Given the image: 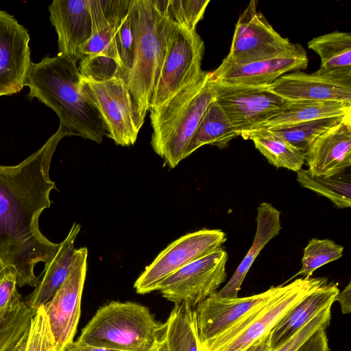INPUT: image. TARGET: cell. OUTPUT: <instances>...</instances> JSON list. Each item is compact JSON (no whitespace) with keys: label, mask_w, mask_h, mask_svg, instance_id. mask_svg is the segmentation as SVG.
Returning a JSON list of instances; mask_svg holds the SVG:
<instances>
[{"label":"cell","mask_w":351,"mask_h":351,"mask_svg":"<svg viewBox=\"0 0 351 351\" xmlns=\"http://www.w3.org/2000/svg\"><path fill=\"white\" fill-rule=\"evenodd\" d=\"M76 135L60 124L36 152L14 166L0 165V259L16 272L17 286L36 287L34 267L54 256L59 244L40 232L38 219L50 207L56 184L49 178L52 156L60 140Z\"/></svg>","instance_id":"1"},{"label":"cell","mask_w":351,"mask_h":351,"mask_svg":"<svg viewBox=\"0 0 351 351\" xmlns=\"http://www.w3.org/2000/svg\"><path fill=\"white\" fill-rule=\"evenodd\" d=\"M81 75L77 64L57 56L32 62L26 86L29 99L37 98L51 108L60 124L77 136L101 143L105 136L101 117L82 90Z\"/></svg>","instance_id":"2"},{"label":"cell","mask_w":351,"mask_h":351,"mask_svg":"<svg viewBox=\"0 0 351 351\" xmlns=\"http://www.w3.org/2000/svg\"><path fill=\"white\" fill-rule=\"evenodd\" d=\"M130 10L134 58L125 83L141 129L164 61L170 22L165 14V0H131Z\"/></svg>","instance_id":"3"},{"label":"cell","mask_w":351,"mask_h":351,"mask_svg":"<svg viewBox=\"0 0 351 351\" xmlns=\"http://www.w3.org/2000/svg\"><path fill=\"white\" fill-rule=\"evenodd\" d=\"M214 99L210 72L204 71L161 106L149 110L151 145L171 168L184 160L185 148Z\"/></svg>","instance_id":"4"},{"label":"cell","mask_w":351,"mask_h":351,"mask_svg":"<svg viewBox=\"0 0 351 351\" xmlns=\"http://www.w3.org/2000/svg\"><path fill=\"white\" fill-rule=\"evenodd\" d=\"M162 328L147 307L112 301L97 311L75 342L119 351H150Z\"/></svg>","instance_id":"5"},{"label":"cell","mask_w":351,"mask_h":351,"mask_svg":"<svg viewBox=\"0 0 351 351\" xmlns=\"http://www.w3.org/2000/svg\"><path fill=\"white\" fill-rule=\"evenodd\" d=\"M325 278H300L287 290L261 305L220 334L199 346V351H245L269 334L283 315L314 289L326 284Z\"/></svg>","instance_id":"6"},{"label":"cell","mask_w":351,"mask_h":351,"mask_svg":"<svg viewBox=\"0 0 351 351\" xmlns=\"http://www.w3.org/2000/svg\"><path fill=\"white\" fill-rule=\"evenodd\" d=\"M204 51V41L196 30L189 31L170 22L164 61L149 110L161 106L202 73Z\"/></svg>","instance_id":"7"},{"label":"cell","mask_w":351,"mask_h":351,"mask_svg":"<svg viewBox=\"0 0 351 351\" xmlns=\"http://www.w3.org/2000/svg\"><path fill=\"white\" fill-rule=\"evenodd\" d=\"M252 0L239 16L223 64L243 65L293 54L304 48L278 33Z\"/></svg>","instance_id":"8"},{"label":"cell","mask_w":351,"mask_h":351,"mask_svg":"<svg viewBox=\"0 0 351 351\" xmlns=\"http://www.w3.org/2000/svg\"><path fill=\"white\" fill-rule=\"evenodd\" d=\"M80 88L99 111L105 136L117 145H133L141 129L137 126L132 100L125 81L114 78L97 82L81 77Z\"/></svg>","instance_id":"9"},{"label":"cell","mask_w":351,"mask_h":351,"mask_svg":"<svg viewBox=\"0 0 351 351\" xmlns=\"http://www.w3.org/2000/svg\"><path fill=\"white\" fill-rule=\"evenodd\" d=\"M226 234L221 230L202 229L182 236L161 251L134 282L137 293L156 291L164 279L189 263L221 248Z\"/></svg>","instance_id":"10"},{"label":"cell","mask_w":351,"mask_h":351,"mask_svg":"<svg viewBox=\"0 0 351 351\" xmlns=\"http://www.w3.org/2000/svg\"><path fill=\"white\" fill-rule=\"evenodd\" d=\"M212 82L215 101L240 133V136L254 130L279 112L289 101L271 92L269 86Z\"/></svg>","instance_id":"11"},{"label":"cell","mask_w":351,"mask_h":351,"mask_svg":"<svg viewBox=\"0 0 351 351\" xmlns=\"http://www.w3.org/2000/svg\"><path fill=\"white\" fill-rule=\"evenodd\" d=\"M228 258L226 251L220 248L170 275L159 283L156 291L174 304L187 302L195 306L225 282Z\"/></svg>","instance_id":"12"},{"label":"cell","mask_w":351,"mask_h":351,"mask_svg":"<svg viewBox=\"0 0 351 351\" xmlns=\"http://www.w3.org/2000/svg\"><path fill=\"white\" fill-rule=\"evenodd\" d=\"M87 256L86 247L76 249L73 266L69 276L51 299L43 306L57 351H65L74 341L80 317Z\"/></svg>","instance_id":"13"},{"label":"cell","mask_w":351,"mask_h":351,"mask_svg":"<svg viewBox=\"0 0 351 351\" xmlns=\"http://www.w3.org/2000/svg\"><path fill=\"white\" fill-rule=\"evenodd\" d=\"M289 287L273 286L258 294L233 299L221 298L217 291L211 294L195 307L199 345L219 336Z\"/></svg>","instance_id":"14"},{"label":"cell","mask_w":351,"mask_h":351,"mask_svg":"<svg viewBox=\"0 0 351 351\" xmlns=\"http://www.w3.org/2000/svg\"><path fill=\"white\" fill-rule=\"evenodd\" d=\"M27 30L0 9V96L19 93L28 80L32 62Z\"/></svg>","instance_id":"15"},{"label":"cell","mask_w":351,"mask_h":351,"mask_svg":"<svg viewBox=\"0 0 351 351\" xmlns=\"http://www.w3.org/2000/svg\"><path fill=\"white\" fill-rule=\"evenodd\" d=\"M269 89L289 101L311 100L351 104V77L323 73L295 71L283 75Z\"/></svg>","instance_id":"16"},{"label":"cell","mask_w":351,"mask_h":351,"mask_svg":"<svg viewBox=\"0 0 351 351\" xmlns=\"http://www.w3.org/2000/svg\"><path fill=\"white\" fill-rule=\"evenodd\" d=\"M49 11L58 34V56L77 64L81 59L80 47L92 34L89 0H55Z\"/></svg>","instance_id":"17"},{"label":"cell","mask_w":351,"mask_h":351,"mask_svg":"<svg viewBox=\"0 0 351 351\" xmlns=\"http://www.w3.org/2000/svg\"><path fill=\"white\" fill-rule=\"evenodd\" d=\"M310 173L330 177L351 165V114L319 135L306 152Z\"/></svg>","instance_id":"18"},{"label":"cell","mask_w":351,"mask_h":351,"mask_svg":"<svg viewBox=\"0 0 351 351\" xmlns=\"http://www.w3.org/2000/svg\"><path fill=\"white\" fill-rule=\"evenodd\" d=\"M308 62L303 49L293 54L243 65L221 63L210 72V79L225 84L268 86L288 71L305 69Z\"/></svg>","instance_id":"19"},{"label":"cell","mask_w":351,"mask_h":351,"mask_svg":"<svg viewBox=\"0 0 351 351\" xmlns=\"http://www.w3.org/2000/svg\"><path fill=\"white\" fill-rule=\"evenodd\" d=\"M130 3V0H89L92 34L90 38L80 47L81 58L105 55L114 58L121 66L114 34L120 17Z\"/></svg>","instance_id":"20"},{"label":"cell","mask_w":351,"mask_h":351,"mask_svg":"<svg viewBox=\"0 0 351 351\" xmlns=\"http://www.w3.org/2000/svg\"><path fill=\"white\" fill-rule=\"evenodd\" d=\"M339 292L337 283L327 282L302 298L271 330L269 334L271 351L280 346L316 314L331 306Z\"/></svg>","instance_id":"21"},{"label":"cell","mask_w":351,"mask_h":351,"mask_svg":"<svg viewBox=\"0 0 351 351\" xmlns=\"http://www.w3.org/2000/svg\"><path fill=\"white\" fill-rule=\"evenodd\" d=\"M80 226L74 223L66 238L59 243L53 258L45 263V269L34 291L29 295L26 304L37 310L46 304L69 276L75 261V241Z\"/></svg>","instance_id":"22"},{"label":"cell","mask_w":351,"mask_h":351,"mask_svg":"<svg viewBox=\"0 0 351 351\" xmlns=\"http://www.w3.org/2000/svg\"><path fill=\"white\" fill-rule=\"evenodd\" d=\"M256 230L253 243L227 284L219 291L221 298H238V293L249 269L261 250L277 236L281 230L280 212L267 202L257 208Z\"/></svg>","instance_id":"23"},{"label":"cell","mask_w":351,"mask_h":351,"mask_svg":"<svg viewBox=\"0 0 351 351\" xmlns=\"http://www.w3.org/2000/svg\"><path fill=\"white\" fill-rule=\"evenodd\" d=\"M348 114H351V104L349 103L311 100L289 101L279 112L254 130L284 128L315 119Z\"/></svg>","instance_id":"24"},{"label":"cell","mask_w":351,"mask_h":351,"mask_svg":"<svg viewBox=\"0 0 351 351\" xmlns=\"http://www.w3.org/2000/svg\"><path fill=\"white\" fill-rule=\"evenodd\" d=\"M308 47L321 59L318 69L339 77H351V35L332 32L312 38Z\"/></svg>","instance_id":"25"},{"label":"cell","mask_w":351,"mask_h":351,"mask_svg":"<svg viewBox=\"0 0 351 351\" xmlns=\"http://www.w3.org/2000/svg\"><path fill=\"white\" fill-rule=\"evenodd\" d=\"M240 133L232 125L228 117L214 99L207 108L197 128L189 140L183 154V159L200 147L212 145L225 148Z\"/></svg>","instance_id":"26"},{"label":"cell","mask_w":351,"mask_h":351,"mask_svg":"<svg viewBox=\"0 0 351 351\" xmlns=\"http://www.w3.org/2000/svg\"><path fill=\"white\" fill-rule=\"evenodd\" d=\"M195 307L181 302L171 310L163 324L168 351H199Z\"/></svg>","instance_id":"27"},{"label":"cell","mask_w":351,"mask_h":351,"mask_svg":"<svg viewBox=\"0 0 351 351\" xmlns=\"http://www.w3.org/2000/svg\"><path fill=\"white\" fill-rule=\"evenodd\" d=\"M252 140L255 147L276 168H285L295 172L302 169L306 154L267 129H259L241 135Z\"/></svg>","instance_id":"28"},{"label":"cell","mask_w":351,"mask_h":351,"mask_svg":"<svg viewBox=\"0 0 351 351\" xmlns=\"http://www.w3.org/2000/svg\"><path fill=\"white\" fill-rule=\"evenodd\" d=\"M297 180L302 187L328 198L337 208L351 206V181L345 171L330 177L313 176L308 170L297 172Z\"/></svg>","instance_id":"29"},{"label":"cell","mask_w":351,"mask_h":351,"mask_svg":"<svg viewBox=\"0 0 351 351\" xmlns=\"http://www.w3.org/2000/svg\"><path fill=\"white\" fill-rule=\"evenodd\" d=\"M348 114L315 119L269 130L306 154L312 142L319 135L341 122Z\"/></svg>","instance_id":"30"},{"label":"cell","mask_w":351,"mask_h":351,"mask_svg":"<svg viewBox=\"0 0 351 351\" xmlns=\"http://www.w3.org/2000/svg\"><path fill=\"white\" fill-rule=\"evenodd\" d=\"M36 310L21 301L0 313V351H9L29 329Z\"/></svg>","instance_id":"31"},{"label":"cell","mask_w":351,"mask_h":351,"mask_svg":"<svg viewBox=\"0 0 351 351\" xmlns=\"http://www.w3.org/2000/svg\"><path fill=\"white\" fill-rule=\"evenodd\" d=\"M343 252V246L330 239H312L304 250L302 267L294 277H311L317 269L340 258Z\"/></svg>","instance_id":"32"},{"label":"cell","mask_w":351,"mask_h":351,"mask_svg":"<svg viewBox=\"0 0 351 351\" xmlns=\"http://www.w3.org/2000/svg\"><path fill=\"white\" fill-rule=\"evenodd\" d=\"M209 2V0H165V14L173 24L194 31L203 19Z\"/></svg>","instance_id":"33"},{"label":"cell","mask_w":351,"mask_h":351,"mask_svg":"<svg viewBox=\"0 0 351 351\" xmlns=\"http://www.w3.org/2000/svg\"><path fill=\"white\" fill-rule=\"evenodd\" d=\"M78 69L82 77L97 82L124 78L120 64L114 58L105 55L82 57Z\"/></svg>","instance_id":"34"},{"label":"cell","mask_w":351,"mask_h":351,"mask_svg":"<svg viewBox=\"0 0 351 351\" xmlns=\"http://www.w3.org/2000/svg\"><path fill=\"white\" fill-rule=\"evenodd\" d=\"M25 351H57L43 306L36 311L31 319Z\"/></svg>","instance_id":"35"},{"label":"cell","mask_w":351,"mask_h":351,"mask_svg":"<svg viewBox=\"0 0 351 351\" xmlns=\"http://www.w3.org/2000/svg\"><path fill=\"white\" fill-rule=\"evenodd\" d=\"M130 3L123 12L114 34V42L124 73V81L132 67L134 58Z\"/></svg>","instance_id":"36"},{"label":"cell","mask_w":351,"mask_h":351,"mask_svg":"<svg viewBox=\"0 0 351 351\" xmlns=\"http://www.w3.org/2000/svg\"><path fill=\"white\" fill-rule=\"evenodd\" d=\"M331 306L322 310L293 334L280 346L273 351H297L318 329L329 326Z\"/></svg>","instance_id":"37"},{"label":"cell","mask_w":351,"mask_h":351,"mask_svg":"<svg viewBox=\"0 0 351 351\" xmlns=\"http://www.w3.org/2000/svg\"><path fill=\"white\" fill-rule=\"evenodd\" d=\"M16 287V277L14 272L10 273L0 281V313L22 301Z\"/></svg>","instance_id":"38"},{"label":"cell","mask_w":351,"mask_h":351,"mask_svg":"<svg viewBox=\"0 0 351 351\" xmlns=\"http://www.w3.org/2000/svg\"><path fill=\"white\" fill-rule=\"evenodd\" d=\"M326 329H318L297 351H330Z\"/></svg>","instance_id":"39"},{"label":"cell","mask_w":351,"mask_h":351,"mask_svg":"<svg viewBox=\"0 0 351 351\" xmlns=\"http://www.w3.org/2000/svg\"><path fill=\"white\" fill-rule=\"evenodd\" d=\"M335 301H338L341 312L343 314H348L351 312V283L349 282L348 285L338 293Z\"/></svg>","instance_id":"40"},{"label":"cell","mask_w":351,"mask_h":351,"mask_svg":"<svg viewBox=\"0 0 351 351\" xmlns=\"http://www.w3.org/2000/svg\"><path fill=\"white\" fill-rule=\"evenodd\" d=\"M65 351H119L110 348L80 345L73 341Z\"/></svg>","instance_id":"41"},{"label":"cell","mask_w":351,"mask_h":351,"mask_svg":"<svg viewBox=\"0 0 351 351\" xmlns=\"http://www.w3.org/2000/svg\"><path fill=\"white\" fill-rule=\"evenodd\" d=\"M245 351H271L269 343V335L255 342Z\"/></svg>","instance_id":"42"},{"label":"cell","mask_w":351,"mask_h":351,"mask_svg":"<svg viewBox=\"0 0 351 351\" xmlns=\"http://www.w3.org/2000/svg\"><path fill=\"white\" fill-rule=\"evenodd\" d=\"M162 332V335H160L155 341L150 351H168L165 337L163 333V328Z\"/></svg>","instance_id":"43"},{"label":"cell","mask_w":351,"mask_h":351,"mask_svg":"<svg viewBox=\"0 0 351 351\" xmlns=\"http://www.w3.org/2000/svg\"><path fill=\"white\" fill-rule=\"evenodd\" d=\"M29 329L23 335L17 343L9 351H25Z\"/></svg>","instance_id":"44"},{"label":"cell","mask_w":351,"mask_h":351,"mask_svg":"<svg viewBox=\"0 0 351 351\" xmlns=\"http://www.w3.org/2000/svg\"><path fill=\"white\" fill-rule=\"evenodd\" d=\"M15 273V270L0 259V281L10 273Z\"/></svg>","instance_id":"45"}]
</instances>
